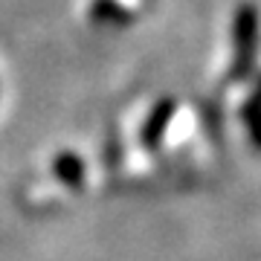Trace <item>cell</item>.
Segmentation results:
<instances>
[{"label":"cell","instance_id":"6da1fadb","mask_svg":"<svg viewBox=\"0 0 261 261\" xmlns=\"http://www.w3.org/2000/svg\"><path fill=\"white\" fill-rule=\"evenodd\" d=\"M171 113V102H163L157 108V113L154 116H148V125H145V130H142V140H145V145H154V142L160 140V130L166 128V116Z\"/></svg>","mask_w":261,"mask_h":261},{"label":"cell","instance_id":"7a4b0ae2","mask_svg":"<svg viewBox=\"0 0 261 261\" xmlns=\"http://www.w3.org/2000/svg\"><path fill=\"white\" fill-rule=\"evenodd\" d=\"M56 171L67 180V183H79V180H82V163H79L75 157H70V154L56 163Z\"/></svg>","mask_w":261,"mask_h":261}]
</instances>
